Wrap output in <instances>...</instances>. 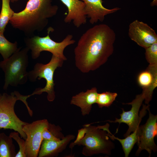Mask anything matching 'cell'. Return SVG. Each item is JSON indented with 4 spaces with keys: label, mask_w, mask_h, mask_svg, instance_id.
Here are the masks:
<instances>
[{
    "label": "cell",
    "mask_w": 157,
    "mask_h": 157,
    "mask_svg": "<svg viewBox=\"0 0 157 157\" xmlns=\"http://www.w3.org/2000/svg\"><path fill=\"white\" fill-rule=\"evenodd\" d=\"M128 35L131 40L145 49L157 42L155 31L147 24L138 20L130 24Z\"/></svg>",
    "instance_id": "11"
},
{
    "label": "cell",
    "mask_w": 157,
    "mask_h": 157,
    "mask_svg": "<svg viewBox=\"0 0 157 157\" xmlns=\"http://www.w3.org/2000/svg\"><path fill=\"white\" fill-rule=\"evenodd\" d=\"M10 0H2L0 13V33H4L6 25L13 16L14 11L10 6Z\"/></svg>",
    "instance_id": "19"
},
{
    "label": "cell",
    "mask_w": 157,
    "mask_h": 157,
    "mask_svg": "<svg viewBox=\"0 0 157 157\" xmlns=\"http://www.w3.org/2000/svg\"><path fill=\"white\" fill-rule=\"evenodd\" d=\"M147 110L149 117L146 123L139 125L137 129L138 140L137 142L138 149L136 155H139L143 150H146L150 157L152 151H156L157 147L154 138L157 136V115H154L150 112L149 107Z\"/></svg>",
    "instance_id": "8"
},
{
    "label": "cell",
    "mask_w": 157,
    "mask_h": 157,
    "mask_svg": "<svg viewBox=\"0 0 157 157\" xmlns=\"http://www.w3.org/2000/svg\"><path fill=\"white\" fill-rule=\"evenodd\" d=\"M75 138L73 135L69 134L59 141L49 140H42L38 153L39 157H52L57 156L65 149L69 142Z\"/></svg>",
    "instance_id": "14"
},
{
    "label": "cell",
    "mask_w": 157,
    "mask_h": 157,
    "mask_svg": "<svg viewBox=\"0 0 157 157\" xmlns=\"http://www.w3.org/2000/svg\"><path fill=\"white\" fill-rule=\"evenodd\" d=\"M52 28L49 27L47 30V35L44 37L34 35L27 37L24 39L26 47L31 51L32 58L36 59L39 57L41 52L47 51L51 53L64 61L67 60L64 54L65 49L68 46L73 44L75 41L73 39V35L68 34L60 42H57L52 40L49 34Z\"/></svg>",
    "instance_id": "5"
},
{
    "label": "cell",
    "mask_w": 157,
    "mask_h": 157,
    "mask_svg": "<svg viewBox=\"0 0 157 157\" xmlns=\"http://www.w3.org/2000/svg\"><path fill=\"white\" fill-rule=\"evenodd\" d=\"M145 49V58L149 65L157 66V42Z\"/></svg>",
    "instance_id": "23"
},
{
    "label": "cell",
    "mask_w": 157,
    "mask_h": 157,
    "mask_svg": "<svg viewBox=\"0 0 157 157\" xmlns=\"http://www.w3.org/2000/svg\"><path fill=\"white\" fill-rule=\"evenodd\" d=\"M117 96V93L110 92L98 93L96 103L99 108L108 107L115 101Z\"/></svg>",
    "instance_id": "22"
},
{
    "label": "cell",
    "mask_w": 157,
    "mask_h": 157,
    "mask_svg": "<svg viewBox=\"0 0 157 157\" xmlns=\"http://www.w3.org/2000/svg\"><path fill=\"white\" fill-rule=\"evenodd\" d=\"M137 129L133 133L123 139H120L115 137L110 132L109 130L108 131V135L112 140L116 139L120 143L125 157H128L134 144L137 141Z\"/></svg>",
    "instance_id": "18"
},
{
    "label": "cell",
    "mask_w": 157,
    "mask_h": 157,
    "mask_svg": "<svg viewBox=\"0 0 157 157\" xmlns=\"http://www.w3.org/2000/svg\"><path fill=\"white\" fill-rule=\"evenodd\" d=\"M4 33H0V53L3 60L11 56L19 49L16 42L12 43L4 37Z\"/></svg>",
    "instance_id": "20"
},
{
    "label": "cell",
    "mask_w": 157,
    "mask_h": 157,
    "mask_svg": "<svg viewBox=\"0 0 157 157\" xmlns=\"http://www.w3.org/2000/svg\"><path fill=\"white\" fill-rule=\"evenodd\" d=\"M52 0H28L24 10L14 13L9 22L12 26L24 33L26 37L42 31L49 19L56 15L58 8Z\"/></svg>",
    "instance_id": "2"
},
{
    "label": "cell",
    "mask_w": 157,
    "mask_h": 157,
    "mask_svg": "<svg viewBox=\"0 0 157 157\" xmlns=\"http://www.w3.org/2000/svg\"><path fill=\"white\" fill-rule=\"evenodd\" d=\"M62 129L59 126L49 123L48 126L43 130L42 134L43 140L59 141L64 138V135L61 132Z\"/></svg>",
    "instance_id": "21"
},
{
    "label": "cell",
    "mask_w": 157,
    "mask_h": 157,
    "mask_svg": "<svg viewBox=\"0 0 157 157\" xmlns=\"http://www.w3.org/2000/svg\"><path fill=\"white\" fill-rule=\"evenodd\" d=\"M67 7L68 13L64 19L65 23L72 21L74 26L79 28L87 22L84 3L81 0H60Z\"/></svg>",
    "instance_id": "12"
},
{
    "label": "cell",
    "mask_w": 157,
    "mask_h": 157,
    "mask_svg": "<svg viewBox=\"0 0 157 157\" xmlns=\"http://www.w3.org/2000/svg\"><path fill=\"white\" fill-rule=\"evenodd\" d=\"M96 87L87 90L86 92H82L73 96L70 104L76 106L81 109L83 116L88 115L91 110L92 105L96 103L98 94Z\"/></svg>",
    "instance_id": "15"
},
{
    "label": "cell",
    "mask_w": 157,
    "mask_h": 157,
    "mask_svg": "<svg viewBox=\"0 0 157 157\" xmlns=\"http://www.w3.org/2000/svg\"><path fill=\"white\" fill-rule=\"evenodd\" d=\"M64 61L62 59L52 55L50 61L44 64L38 63L35 65L33 69L28 72V78L32 82L35 81L37 79L44 78L46 83L43 88L36 89L30 96L35 94H40L45 92L47 94V99L49 101H53L55 98L54 90L55 83L53 80L54 72L58 67L62 66Z\"/></svg>",
    "instance_id": "6"
},
{
    "label": "cell",
    "mask_w": 157,
    "mask_h": 157,
    "mask_svg": "<svg viewBox=\"0 0 157 157\" xmlns=\"http://www.w3.org/2000/svg\"><path fill=\"white\" fill-rule=\"evenodd\" d=\"M109 126L108 123L97 126H91L90 124L83 125V127L86 129L85 136L70 148L72 149L76 145H82L84 146L82 154L86 156L100 154L110 155L115 146L108 135L107 130Z\"/></svg>",
    "instance_id": "3"
},
{
    "label": "cell",
    "mask_w": 157,
    "mask_h": 157,
    "mask_svg": "<svg viewBox=\"0 0 157 157\" xmlns=\"http://www.w3.org/2000/svg\"><path fill=\"white\" fill-rule=\"evenodd\" d=\"M12 139L4 133H0V157H15L17 153Z\"/></svg>",
    "instance_id": "17"
},
{
    "label": "cell",
    "mask_w": 157,
    "mask_h": 157,
    "mask_svg": "<svg viewBox=\"0 0 157 157\" xmlns=\"http://www.w3.org/2000/svg\"><path fill=\"white\" fill-rule=\"evenodd\" d=\"M144 100L142 93L136 95L135 99L131 102L123 104L131 105L132 107L130 110L125 111L124 109L122 108V112L120 114V118L119 119L116 118L114 121L108 120L107 121L111 123L118 122L119 124L122 123L126 124L129 126V128L124 136L127 137L138 128L142 118L146 114V110L149 107V104L143 105L142 109L139 114L140 108Z\"/></svg>",
    "instance_id": "9"
},
{
    "label": "cell",
    "mask_w": 157,
    "mask_h": 157,
    "mask_svg": "<svg viewBox=\"0 0 157 157\" xmlns=\"http://www.w3.org/2000/svg\"><path fill=\"white\" fill-rule=\"evenodd\" d=\"M116 34L108 25H96L81 36L74 49L76 67L83 73L96 70L113 53Z\"/></svg>",
    "instance_id": "1"
},
{
    "label": "cell",
    "mask_w": 157,
    "mask_h": 157,
    "mask_svg": "<svg viewBox=\"0 0 157 157\" xmlns=\"http://www.w3.org/2000/svg\"><path fill=\"white\" fill-rule=\"evenodd\" d=\"M18 132H11L9 136L15 140L18 144L19 150L16 154L15 157H26L25 153V140L19 136Z\"/></svg>",
    "instance_id": "24"
},
{
    "label": "cell",
    "mask_w": 157,
    "mask_h": 157,
    "mask_svg": "<svg viewBox=\"0 0 157 157\" xmlns=\"http://www.w3.org/2000/svg\"><path fill=\"white\" fill-rule=\"evenodd\" d=\"M49 122L46 119L27 123L23 127L26 136L25 140V153L26 157H37L43 140L42 134Z\"/></svg>",
    "instance_id": "10"
},
{
    "label": "cell",
    "mask_w": 157,
    "mask_h": 157,
    "mask_svg": "<svg viewBox=\"0 0 157 157\" xmlns=\"http://www.w3.org/2000/svg\"><path fill=\"white\" fill-rule=\"evenodd\" d=\"M86 132V129L84 127L79 130L78 131V133L76 139L74 142H72L70 144L69 147L70 148L73 144L81 141L85 136Z\"/></svg>",
    "instance_id": "25"
},
{
    "label": "cell",
    "mask_w": 157,
    "mask_h": 157,
    "mask_svg": "<svg viewBox=\"0 0 157 157\" xmlns=\"http://www.w3.org/2000/svg\"><path fill=\"white\" fill-rule=\"evenodd\" d=\"M85 3V10L87 17L92 24L98 21L102 22L107 15L114 13L120 9L116 7L109 9L104 7L102 0H81Z\"/></svg>",
    "instance_id": "13"
},
{
    "label": "cell",
    "mask_w": 157,
    "mask_h": 157,
    "mask_svg": "<svg viewBox=\"0 0 157 157\" xmlns=\"http://www.w3.org/2000/svg\"><path fill=\"white\" fill-rule=\"evenodd\" d=\"M137 82L142 89L157 83V66L149 65L146 69L139 74L137 78Z\"/></svg>",
    "instance_id": "16"
},
{
    "label": "cell",
    "mask_w": 157,
    "mask_h": 157,
    "mask_svg": "<svg viewBox=\"0 0 157 157\" xmlns=\"http://www.w3.org/2000/svg\"><path fill=\"white\" fill-rule=\"evenodd\" d=\"M29 49L26 47L18 49L7 59L0 62V67L5 73L3 87L6 90L9 85L17 86L26 83L28 78L26 68L28 63V53Z\"/></svg>",
    "instance_id": "4"
},
{
    "label": "cell",
    "mask_w": 157,
    "mask_h": 157,
    "mask_svg": "<svg viewBox=\"0 0 157 157\" xmlns=\"http://www.w3.org/2000/svg\"><path fill=\"white\" fill-rule=\"evenodd\" d=\"M157 5V0H153L151 3V6H156Z\"/></svg>",
    "instance_id": "26"
},
{
    "label": "cell",
    "mask_w": 157,
    "mask_h": 157,
    "mask_svg": "<svg viewBox=\"0 0 157 157\" xmlns=\"http://www.w3.org/2000/svg\"><path fill=\"white\" fill-rule=\"evenodd\" d=\"M19 0H10V2H12V3H14V2H17V1H18Z\"/></svg>",
    "instance_id": "27"
},
{
    "label": "cell",
    "mask_w": 157,
    "mask_h": 157,
    "mask_svg": "<svg viewBox=\"0 0 157 157\" xmlns=\"http://www.w3.org/2000/svg\"><path fill=\"white\" fill-rule=\"evenodd\" d=\"M20 94L17 91L10 94L5 93L0 94V129H13L25 140L26 136L23 127L28 123L21 120L16 115L14 109L16 101L20 100Z\"/></svg>",
    "instance_id": "7"
}]
</instances>
